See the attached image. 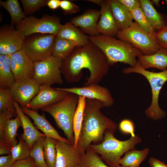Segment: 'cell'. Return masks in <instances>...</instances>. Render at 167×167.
<instances>
[{
	"label": "cell",
	"mask_w": 167,
	"mask_h": 167,
	"mask_svg": "<svg viewBox=\"0 0 167 167\" xmlns=\"http://www.w3.org/2000/svg\"><path fill=\"white\" fill-rule=\"evenodd\" d=\"M110 66L103 52L90 42L84 46H76L62 60L61 70L65 79L70 83L77 82L81 79L82 70L87 69L90 75L84 86L98 84L109 72Z\"/></svg>",
	"instance_id": "obj_1"
},
{
	"label": "cell",
	"mask_w": 167,
	"mask_h": 167,
	"mask_svg": "<svg viewBox=\"0 0 167 167\" xmlns=\"http://www.w3.org/2000/svg\"><path fill=\"white\" fill-rule=\"evenodd\" d=\"M104 107L100 101L85 98L83 120L77 147L81 155L91 144L102 143L107 131L115 132L117 128V124L102 113Z\"/></svg>",
	"instance_id": "obj_2"
},
{
	"label": "cell",
	"mask_w": 167,
	"mask_h": 167,
	"mask_svg": "<svg viewBox=\"0 0 167 167\" xmlns=\"http://www.w3.org/2000/svg\"><path fill=\"white\" fill-rule=\"evenodd\" d=\"M88 36L90 42L104 54L110 66L120 62L127 64L131 67H135L138 63L137 58L143 54L129 42L114 37L101 34Z\"/></svg>",
	"instance_id": "obj_3"
},
{
	"label": "cell",
	"mask_w": 167,
	"mask_h": 167,
	"mask_svg": "<svg viewBox=\"0 0 167 167\" xmlns=\"http://www.w3.org/2000/svg\"><path fill=\"white\" fill-rule=\"evenodd\" d=\"M115 132L108 131L105 134L103 141L98 144H91L89 146L94 152L101 156L104 162L110 167H117L123 154L141 142L138 135L131 137L125 141H120L114 136Z\"/></svg>",
	"instance_id": "obj_4"
},
{
	"label": "cell",
	"mask_w": 167,
	"mask_h": 167,
	"mask_svg": "<svg viewBox=\"0 0 167 167\" xmlns=\"http://www.w3.org/2000/svg\"><path fill=\"white\" fill-rule=\"evenodd\" d=\"M79 99L78 95L69 92L61 101L41 109L53 117L57 127L63 131L70 143L73 145V119Z\"/></svg>",
	"instance_id": "obj_5"
},
{
	"label": "cell",
	"mask_w": 167,
	"mask_h": 167,
	"mask_svg": "<svg viewBox=\"0 0 167 167\" xmlns=\"http://www.w3.org/2000/svg\"><path fill=\"white\" fill-rule=\"evenodd\" d=\"M124 74L135 73L140 74L148 80L152 89L151 103L145 111L146 116L154 120L164 118L166 113L160 108L158 102L159 94L162 86L167 81V70L159 72L149 71L143 68L138 62L135 66L124 68Z\"/></svg>",
	"instance_id": "obj_6"
},
{
	"label": "cell",
	"mask_w": 167,
	"mask_h": 167,
	"mask_svg": "<svg viewBox=\"0 0 167 167\" xmlns=\"http://www.w3.org/2000/svg\"><path fill=\"white\" fill-rule=\"evenodd\" d=\"M62 25L60 17L55 15H45L38 18L34 16L26 17L15 25V29L25 38L35 34L57 35Z\"/></svg>",
	"instance_id": "obj_7"
},
{
	"label": "cell",
	"mask_w": 167,
	"mask_h": 167,
	"mask_svg": "<svg viewBox=\"0 0 167 167\" xmlns=\"http://www.w3.org/2000/svg\"><path fill=\"white\" fill-rule=\"evenodd\" d=\"M116 36L130 43L144 55L152 54L160 48L155 36L146 32L135 21L129 27L119 31Z\"/></svg>",
	"instance_id": "obj_8"
},
{
	"label": "cell",
	"mask_w": 167,
	"mask_h": 167,
	"mask_svg": "<svg viewBox=\"0 0 167 167\" xmlns=\"http://www.w3.org/2000/svg\"><path fill=\"white\" fill-rule=\"evenodd\" d=\"M56 35L35 34L25 39L22 49L33 62L44 60L52 56Z\"/></svg>",
	"instance_id": "obj_9"
},
{
	"label": "cell",
	"mask_w": 167,
	"mask_h": 167,
	"mask_svg": "<svg viewBox=\"0 0 167 167\" xmlns=\"http://www.w3.org/2000/svg\"><path fill=\"white\" fill-rule=\"evenodd\" d=\"M34 63V73L33 79L40 85L51 86L54 84H63L61 70L62 60L51 56Z\"/></svg>",
	"instance_id": "obj_10"
},
{
	"label": "cell",
	"mask_w": 167,
	"mask_h": 167,
	"mask_svg": "<svg viewBox=\"0 0 167 167\" xmlns=\"http://www.w3.org/2000/svg\"><path fill=\"white\" fill-rule=\"evenodd\" d=\"M25 37L14 26L5 24L0 28V55L10 56L22 49Z\"/></svg>",
	"instance_id": "obj_11"
},
{
	"label": "cell",
	"mask_w": 167,
	"mask_h": 167,
	"mask_svg": "<svg viewBox=\"0 0 167 167\" xmlns=\"http://www.w3.org/2000/svg\"><path fill=\"white\" fill-rule=\"evenodd\" d=\"M54 88L74 93L85 98L98 100L103 103L104 107H110L114 104V100L109 90L98 84H92L81 87Z\"/></svg>",
	"instance_id": "obj_12"
},
{
	"label": "cell",
	"mask_w": 167,
	"mask_h": 167,
	"mask_svg": "<svg viewBox=\"0 0 167 167\" xmlns=\"http://www.w3.org/2000/svg\"><path fill=\"white\" fill-rule=\"evenodd\" d=\"M10 56L11 67L15 82L33 78L34 62L22 49Z\"/></svg>",
	"instance_id": "obj_13"
},
{
	"label": "cell",
	"mask_w": 167,
	"mask_h": 167,
	"mask_svg": "<svg viewBox=\"0 0 167 167\" xmlns=\"http://www.w3.org/2000/svg\"><path fill=\"white\" fill-rule=\"evenodd\" d=\"M69 93L66 91L55 89L50 86L40 85L36 95L25 107L37 111L39 109L61 101Z\"/></svg>",
	"instance_id": "obj_14"
},
{
	"label": "cell",
	"mask_w": 167,
	"mask_h": 167,
	"mask_svg": "<svg viewBox=\"0 0 167 167\" xmlns=\"http://www.w3.org/2000/svg\"><path fill=\"white\" fill-rule=\"evenodd\" d=\"M40 85L33 79L16 81L10 88L14 101L26 107L38 92Z\"/></svg>",
	"instance_id": "obj_15"
},
{
	"label": "cell",
	"mask_w": 167,
	"mask_h": 167,
	"mask_svg": "<svg viewBox=\"0 0 167 167\" xmlns=\"http://www.w3.org/2000/svg\"><path fill=\"white\" fill-rule=\"evenodd\" d=\"M57 156L55 167H75L81 155L73 144L56 139Z\"/></svg>",
	"instance_id": "obj_16"
},
{
	"label": "cell",
	"mask_w": 167,
	"mask_h": 167,
	"mask_svg": "<svg viewBox=\"0 0 167 167\" xmlns=\"http://www.w3.org/2000/svg\"><path fill=\"white\" fill-rule=\"evenodd\" d=\"M100 16V11L90 9L86 10L81 15L72 18L70 22L79 27L84 33L89 36H96L100 34L97 27Z\"/></svg>",
	"instance_id": "obj_17"
},
{
	"label": "cell",
	"mask_w": 167,
	"mask_h": 167,
	"mask_svg": "<svg viewBox=\"0 0 167 167\" xmlns=\"http://www.w3.org/2000/svg\"><path fill=\"white\" fill-rule=\"evenodd\" d=\"M100 19L97 24V29L100 34L114 37L119 30L113 16L109 0H101Z\"/></svg>",
	"instance_id": "obj_18"
},
{
	"label": "cell",
	"mask_w": 167,
	"mask_h": 167,
	"mask_svg": "<svg viewBox=\"0 0 167 167\" xmlns=\"http://www.w3.org/2000/svg\"><path fill=\"white\" fill-rule=\"evenodd\" d=\"M14 105L16 115L21 120V126L23 129V133L21 135V138L27 143L31 150L36 142L41 137L46 136L39 131L34 126L29 118L23 112L18 103L14 101Z\"/></svg>",
	"instance_id": "obj_19"
},
{
	"label": "cell",
	"mask_w": 167,
	"mask_h": 167,
	"mask_svg": "<svg viewBox=\"0 0 167 167\" xmlns=\"http://www.w3.org/2000/svg\"><path fill=\"white\" fill-rule=\"evenodd\" d=\"M23 112L30 117L33 121V124L38 129L41 130L48 137H51L56 139L70 143L67 139L61 136L56 130L51 125L43 114L40 115L37 111L25 107H21Z\"/></svg>",
	"instance_id": "obj_20"
},
{
	"label": "cell",
	"mask_w": 167,
	"mask_h": 167,
	"mask_svg": "<svg viewBox=\"0 0 167 167\" xmlns=\"http://www.w3.org/2000/svg\"><path fill=\"white\" fill-rule=\"evenodd\" d=\"M57 36L72 42L76 46H84L90 42L88 36L71 22L62 25Z\"/></svg>",
	"instance_id": "obj_21"
},
{
	"label": "cell",
	"mask_w": 167,
	"mask_h": 167,
	"mask_svg": "<svg viewBox=\"0 0 167 167\" xmlns=\"http://www.w3.org/2000/svg\"><path fill=\"white\" fill-rule=\"evenodd\" d=\"M138 62L143 69L154 68L162 71L167 70V49L160 48L154 53L139 56Z\"/></svg>",
	"instance_id": "obj_22"
},
{
	"label": "cell",
	"mask_w": 167,
	"mask_h": 167,
	"mask_svg": "<svg viewBox=\"0 0 167 167\" xmlns=\"http://www.w3.org/2000/svg\"><path fill=\"white\" fill-rule=\"evenodd\" d=\"M111 12L119 31L130 27L133 23L130 12L118 0H109Z\"/></svg>",
	"instance_id": "obj_23"
},
{
	"label": "cell",
	"mask_w": 167,
	"mask_h": 167,
	"mask_svg": "<svg viewBox=\"0 0 167 167\" xmlns=\"http://www.w3.org/2000/svg\"><path fill=\"white\" fill-rule=\"evenodd\" d=\"M22 126L21 120L17 115L14 119L7 120L0 131V142H6L11 148L18 143L16 139L18 128Z\"/></svg>",
	"instance_id": "obj_24"
},
{
	"label": "cell",
	"mask_w": 167,
	"mask_h": 167,
	"mask_svg": "<svg viewBox=\"0 0 167 167\" xmlns=\"http://www.w3.org/2000/svg\"><path fill=\"white\" fill-rule=\"evenodd\" d=\"M139 1L148 21L155 31H158L167 25L163 16L156 10L150 0H139Z\"/></svg>",
	"instance_id": "obj_25"
},
{
	"label": "cell",
	"mask_w": 167,
	"mask_h": 167,
	"mask_svg": "<svg viewBox=\"0 0 167 167\" xmlns=\"http://www.w3.org/2000/svg\"><path fill=\"white\" fill-rule=\"evenodd\" d=\"M10 56L0 55V88L10 89L15 82Z\"/></svg>",
	"instance_id": "obj_26"
},
{
	"label": "cell",
	"mask_w": 167,
	"mask_h": 167,
	"mask_svg": "<svg viewBox=\"0 0 167 167\" xmlns=\"http://www.w3.org/2000/svg\"><path fill=\"white\" fill-rule=\"evenodd\" d=\"M149 152V149L147 148L142 150L134 149L129 150L121 159L119 164L126 167H139L141 162L146 158Z\"/></svg>",
	"instance_id": "obj_27"
},
{
	"label": "cell",
	"mask_w": 167,
	"mask_h": 167,
	"mask_svg": "<svg viewBox=\"0 0 167 167\" xmlns=\"http://www.w3.org/2000/svg\"><path fill=\"white\" fill-rule=\"evenodd\" d=\"M0 4L9 13L11 25H16L26 17L17 0H7L5 1L0 0Z\"/></svg>",
	"instance_id": "obj_28"
},
{
	"label": "cell",
	"mask_w": 167,
	"mask_h": 167,
	"mask_svg": "<svg viewBox=\"0 0 167 167\" xmlns=\"http://www.w3.org/2000/svg\"><path fill=\"white\" fill-rule=\"evenodd\" d=\"M76 46L72 42L57 36L54 45L52 56L62 60L69 55Z\"/></svg>",
	"instance_id": "obj_29"
},
{
	"label": "cell",
	"mask_w": 167,
	"mask_h": 167,
	"mask_svg": "<svg viewBox=\"0 0 167 167\" xmlns=\"http://www.w3.org/2000/svg\"><path fill=\"white\" fill-rule=\"evenodd\" d=\"M85 105V98L79 96L78 105L74 116L73 122V130L75 142L74 145L77 148L84 118V114Z\"/></svg>",
	"instance_id": "obj_30"
},
{
	"label": "cell",
	"mask_w": 167,
	"mask_h": 167,
	"mask_svg": "<svg viewBox=\"0 0 167 167\" xmlns=\"http://www.w3.org/2000/svg\"><path fill=\"white\" fill-rule=\"evenodd\" d=\"M78 165L81 167H110L106 165L101 156L89 148L81 155Z\"/></svg>",
	"instance_id": "obj_31"
},
{
	"label": "cell",
	"mask_w": 167,
	"mask_h": 167,
	"mask_svg": "<svg viewBox=\"0 0 167 167\" xmlns=\"http://www.w3.org/2000/svg\"><path fill=\"white\" fill-rule=\"evenodd\" d=\"M56 139L45 136L43 143L45 159L48 167H55L57 156Z\"/></svg>",
	"instance_id": "obj_32"
},
{
	"label": "cell",
	"mask_w": 167,
	"mask_h": 167,
	"mask_svg": "<svg viewBox=\"0 0 167 167\" xmlns=\"http://www.w3.org/2000/svg\"><path fill=\"white\" fill-rule=\"evenodd\" d=\"M45 137H41L36 142L30 150V156L33 159L35 165L37 167H48L44 155L43 143Z\"/></svg>",
	"instance_id": "obj_33"
},
{
	"label": "cell",
	"mask_w": 167,
	"mask_h": 167,
	"mask_svg": "<svg viewBox=\"0 0 167 167\" xmlns=\"http://www.w3.org/2000/svg\"><path fill=\"white\" fill-rule=\"evenodd\" d=\"M131 17L146 32L155 36L156 32L148 21L141 6L130 12Z\"/></svg>",
	"instance_id": "obj_34"
},
{
	"label": "cell",
	"mask_w": 167,
	"mask_h": 167,
	"mask_svg": "<svg viewBox=\"0 0 167 167\" xmlns=\"http://www.w3.org/2000/svg\"><path fill=\"white\" fill-rule=\"evenodd\" d=\"M19 142L11 148V155L13 160L15 161L24 159L30 156V149L27 143L21 138Z\"/></svg>",
	"instance_id": "obj_35"
},
{
	"label": "cell",
	"mask_w": 167,
	"mask_h": 167,
	"mask_svg": "<svg viewBox=\"0 0 167 167\" xmlns=\"http://www.w3.org/2000/svg\"><path fill=\"white\" fill-rule=\"evenodd\" d=\"M14 101L10 89L0 88V112L6 109L16 114Z\"/></svg>",
	"instance_id": "obj_36"
},
{
	"label": "cell",
	"mask_w": 167,
	"mask_h": 167,
	"mask_svg": "<svg viewBox=\"0 0 167 167\" xmlns=\"http://www.w3.org/2000/svg\"><path fill=\"white\" fill-rule=\"evenodd\" d=\"M49 0H21L26 16L32 14L47 6Z\"/></svg>",
	"instance_id": "obj_37"
},
{
	"label": "cell",
	"mask_w": 167,
	"mask_h": 167,
	"mask_svg": "<svg viewBox=\"0 0 167 167\" xmlns=\"http://www.w3.org/2000/svg\"><path fill=\"white\" fill-rule=\"evenodd\" d=\"M60 7L65 15H71L79 12L80 7L71 1L63 0H61Z\"/></svg>",
	"instance_id": "obj_38"
},
{
	"label": "cell",
	"mask_w": 167,
	"mask_h": 167,
	"mask_svg": "<svg viewBox=\"0 0 167 167\" xmlns=\"http://www.w3.org/2000/svg\"><path fill=\"white\" fill-rule=\"evenodd\" d=\"M155 37L160 48L167 49V25L156 32Z\"/></svg>",
	"instance_id": "obj_39"
},
{
	"label": "cell",
	"mask_w": 167,
	"mask_h": 167,
	"mask_svg": "<svg viewBox=\"0 0 167 167\" xmlns=\"http://www.w3.org/2000/svg\"><path fill=\"white\" fill-rule=\"evenodd\" d=\"M119 127L120 131L124 134H130L131 137L135 135L134 123L130 120L125 119L122 120L119 124Z\"/></svg>",
	"instance_id": "obj_40"
},
{
	"label": "cell",
	"mask_w": 167,
	"mask_h": 167,
	"mask_svg": "<svg viewBox=\"0 0 167 167\" xmlns=\"http://www.w3.org/2000/svg\"><path fill=\"white\" fill-rule=\"evenodd\" d=\"M128 11H131L141 6L139 0H118Z\"/></svg>",
	"instance_id": "obj_41"
},
{
	"label": "cell",
	"mask_w": 167,
	"mask_h": 167,
	"mask_svg": "<svg viewBox=\"0 0 167 167\" xmlns=\"http://www.w3.org/2000/svg\"><path fill=\"white\" fill-rule=\"evenodd\" d=\"M34 160L31 156L27 158L15 161L12 167H34Z\"/></svg>",
	"instance_id": "obj_42"
},
{
	"label": "cell",
	"mask_w": 167,
	"mask_h": 167,
	"mask_svg": "<svg viewBox=\"0 0 167 167\" xmlns=\"http://www.w3.org/2000/svg\"><path fill=\"white\" fill-rule=\"evenodd\" d=\"M15 115L12 112L6 109L0 112V131L2 129L5 122L7 120L11 119Z\"/></svg>",
	"instance_id": "obj_43"
},
{
	"label": "cell",
	"mask_w": 167,
	"mask_h": 167,
	"mask_svg": "<svg viewBox=\"0 0 167 167\" xmlns=\"http://www.w3.org/2000/svg\"><path fill=\"white\" fill-rule=\"evenodd\" d=\"M11 154L0 157V167H12L15 162Z\"/></svg>",
	"instance_id": "obj_44"
},
{
	"label": "cell",
	"mask_w": 167,
	"mask_h": 167,
	"mask_svg": "<svg viewBox=\"0 0 167 167\" xmlns=\"http://www.w3.org/2000/svg\"><path fill=\"white\" fill-rule=\"evenodd\" d=\"M148 163L150 167H167V165L164 162L154 158H150Z\"/></svg>",
	"instance_id": "obj_45"
},
{
	"label": "cell",
	"mask_w": 167,
	"mask_h": 167,
	"mask_svg": "<svg viewBox=\"0 0 167 167\" xmlns=\"http://www.w3.org/2000/svg\"><path fill=\"white\" fill-rule=\"evenodd\" d=\"M11 154V148L6 142L0 143V155Z\"/></svg>",
	"instance_id": "obj_46"
},
{
	"label": "cell",
	"mask_w": 167,
	"mask_h": 167,
	"mask_svg": "<svg viewBox=\"0 0 167 167\" xmlns=\"http://www.w3.org/2000/svg\"><path fill=\"white\" fill-rule=\"evenodd\" d=\"M61 1L60 0H49L47 6L50 9L55 10L60 7Z\"/></svg>",
	"instance_id": "obj_47"
},
{
	"label": "cell",
	"mask_w": 167,
	"mask_h": 167,
	"mask_svg": "<svg viewBox=\"0 0 167 167\" xmlns=\"http://www.w3.org/2000/svg\"><path fill=\"white\" fill-rule=\"evenodd\" d=\"M152 5H156L157 7H159L160 6L159 0H150Z\"/></svg>",
	"instance_id": "obj_48"
},
{
	"label": "cell",
	"mask_w": 167,
	"mask_h": 167,
	"mask_svg": "<svg viewBox=\"0 0 167 167\" xmlns=\"http://www.w3.org/2000/svg\"><path fill=\"white\" fill-rule=\"evenodd\" d=\"M117 167H126V166H123V165H118V166Z\"/></svg>",
	"instance_id": "obj_49"
},
{
	"label": "cell",
	"mask_w": 167,
	"mask_h": 167,
	"mask_svg": "<svg viewBox=\"0 0 167 167\" xmlns=\"http://www.w3.org/2000/svg\"><path fill=\"white\" fill-rule=\"evenodd\" d=\"M165 3H166V5H167V0H165Z\"/></svg>",
	"instance_id": "obj_50"
},
{
	"label": "cell",
	"mask_w": 167,
	"mask_h": 167,
	"mask_svg": "<svg viewBox=\"0 0 167 167\" xmlns=\"http://www.w3.org/2000/svg\"><path fill=\"white\" fill-rule=\"evenodd\" d=\"M75 167H81L79 165H77Z\"/></svg>",
	"instance_id": "obj_51"
},
{
	"label": "cell",
	"mask_w": 167,
	"mask_h": 167,
	"mask_svg": "<svg viewBox=\"0 0 167 167\" xmlns=\"http://www.w3.org/2000/svg\"><path fill=\"white\" fill-rule=\"evenodd\" d=\"M37 167V166H35V167Z\"/></svg>",
	"instance_id": "obj_52"
}]
</instances>
